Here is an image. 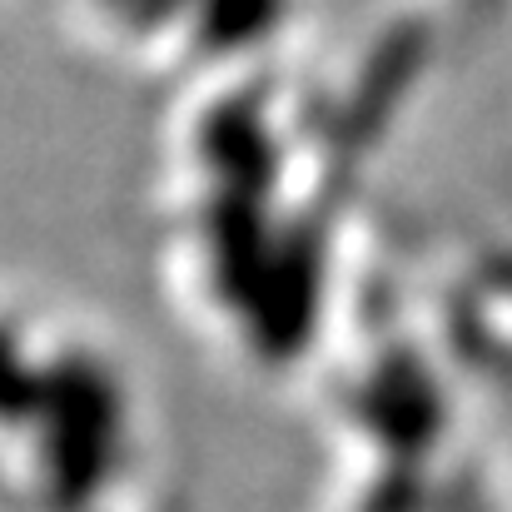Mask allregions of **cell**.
Segmentation results:
<instances>
[]
</instances>
